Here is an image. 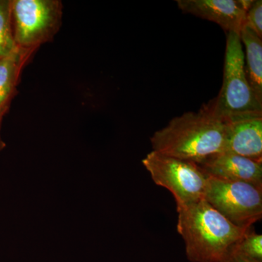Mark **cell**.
I'll use <instances>...</instances> for the list:
<instances>
[{
    "mask_svg": "<svg viewBox=\"0 0 262 262\" xmlns=\"http://www.w3.org/2000/svg\"><path fill=\"white\" fill-rule=\"evenodd\" d=\"M198 165L208 177L262 187V163L222 151Z\"/></svg>",
    "mask_w": 262,
    "mask_h": 262,
    "instance_id": "9c48e42d",
    "label": "cell"
},
{
    "mask_svg": "<svg viewBox=\"0 0 262 262\" xmlns=\"http://www.w3.org/2000/svg\"><path fill=\"white\" fill-rule=\"evenodd\" d=\"M203 199L229 222L248 229L262 217V187L208 177Z\"/></svg>",
    "mask_w": 262,
    "mask_h": 262,
    "instance_id": "8992f818",
    "label": "cell"
},
{
    "mask_svg": "<svg viewBox=\"0 0 262 262\" xmlns=\"http://www.w3.org/2000/svg\"><path fill=\"white\" fill-rule=\"evenodd\" d=\"M153 182L173 194L177 208L203 199L208 176L198 164L150 151L142 160Z\"/></svg>",
    "mask_w": 262,
    "mask_h": 262,
    "instance_id": "5b68a950",
    "label": "cell"
},
{
    "mask_svg": "<svg viewBox=\"0 0 262 262\" xmlns=\"http://www.w3.org/2000/svg\"><path fill=\"white\" fill-rule=\"evenodd\" d=\"M239 34L229 32L226 45L223 83L211 100L215 113L225 121L237 117L262 115V102L248 82Z\"/></svg>",
    "mask_w": 262,
    "mask_h": 262,
    "instance_id": "3957f363",
    "label": "cell"
},
{
    "mask_svg": "<svg viewBox=\"0 0 262 262\" xmlns=\"http://www.w3.org/2000/svg\"><path fill=\"white\" fill-rule=\"evenodd\" d=\"M234 248L241 254L258 262H262V235L252 229H248Z\"/></svg>",
    "mask_w": 262,
    "mask_h": 262,
    "instance_id": "4fadbf2b",
    "label": "cell"
},
{
    "mask_svg": "<svg viewBox=\"0 0 262 262\" xmlns=\"http://www.w3.org/2000/svg\"><path fill=\"white\" fill-rule=\"evenodd\" d=\"M177 212V232L191 262H220L249 229L236 227L204 199Z\"/></svg>",
    "mask_w": 262,
    "mask_h": 262,
    "instance_id": "7a4b0ae2",
    "label": "cell"
},
{
    "mask_svg": "<svg viewBox=\"0 0 262 262\" xmlns=\"http://www.w3.org/2000/svg\"><path fill=\"white\" fill-rule=\"evenodd\" d=\"M10 15L15 46L33 55L61 28L63 4L60 0H10Z\"/></svg>",
    "mask_w": 262,
    "mask_h": 262,
    "instance_id": "277c9868",
    "label": "cell"
},
{
    "mask_svg": "<svg viewBox=\"0 0 262 262\" xmlns=\"http://www.w3.org/2000/svg\"><path fill=\"white\" fill-rule=\"evenodd\" d=\"M2 123H3V120H0V151H3L6 147V144H5L3 137H2Z\"/></svg>",
    "mask_w": 262,
    "mask_h": 262,
    "instance_id": "2e32d148",
    "label": "cell"
},
{
    "mask_svg": "<svg viewBox=\"0 0 262 262\" xmlns=\"http://www.w3.org/2000/svg\"><path fill=\"white\" fill-rule=\"evenodd\" d=\"M227 121L215 113L211 101L198 113L172 119L151 136L152 151L200 165L225 150Z\"/></svg>",
    "mask_w": 262,
    "mask_h": 262,
    "instance_id": "6da1fadb",
    "label": "cell"
},
{
    "mask_svg": "<svg viewBox=\"0 0 262 262\" xmlns=\"http://www.w3.org/2000/svg\"><path fill=\"white\" fill-rule=\"evenodd\" d=\"M32 54L17 48L0 59V120L9 110L16 93L20 74Z\"/></svg>",
    "mask_w": 262,
    "mask_h": 262,
    "instance_id": "30bf717a",
    "label": "cell"
},
{
    "mask_svg": "<svg viewBox=\"0 0 262 262\" xmlns=\"http://www.w3.org/2000/svg\"><path fill=\"white\" fill-rule=\"evenodd\" d=\"M246 25L262 38V1H253L246 13Z\"/></svg>",
    "mask_w": 262,
    "mask_h": 262,
    "instance_id": "5bb4252c",
    "label": "cell"
},
{
    "mask_svg": "<svg viewBox=\"0 0 262 262\" xmlns=\"http://www.w3.org/2000/svg\"><path fill=\"white\" fill-rule=\"evenodd\" d=\"M253 0H178L179 9L239 34L246 25V13Z\"/></svg>",
    "mask_w": 262,
    "mask_h": 262,
    "instance_id": "52a82bcc",
    "label": "cell"
},
{
    "mask_svg": "<svg viewBox=\"0 0 262 262\" xmlns=\"http://www.w3.org/2000/svg\"><path fill=\"white\" fill-rule=\"evenodd\" d=\"M16 49L12 31L10 0H0V59Z\"/></svg>",
    "mask_w": 262,
    "mask_h": 262,
    "instance_id": "7c38bea8",
    "label": "cell"
},
{
    "mask_svg": "<svg viewBox=\"0 0 262 262\" xmlns=\"http://www.w3.org/2000/svg\"><path fill=\"white\" fill-rule=\"evenodd\" d=\"M220 262H258L253 261L251 258H248L244 255L241 254L238 252L237 250L233 248H231L230 251H229L227 254L225 255V257L222 258Z\"/></svg>",
    "mask_w": 262,
    "mask_h": 262,
    "instance_id": "9a60e30c",
    "label": "cell"
},
{
    "mask_svg": "<svg viewBox=\"0 0 262 262\" xmlns=\"http://www.w3.org/2000/svg\"><path fill=\"white\" fill-rule=\"evenodd\" d=\"M246 48L245 70L253 92L262 102V40L252 29L245 25L239 32Z\"/></svg>",
    "mask_w": 262,
    "mask_h": 262,
    "instance_id": "8fae6325",
    "label": "cell"
},
{
    "mask_svg": "<svg viewBox=\"0 0 262 262\" xmlns=\"http://www.w3.org/2000/svg\"><path fill=\"white\" fill-rule=\"evenodd\" d=\"M224 151L262 163V115L237 117L227 121Z\"/></svg>",
    "mask_w": 262,
    "mask_h": 262,
    "instance_id": "ba28073f",
    "label": "cell"
}]
</instances>
